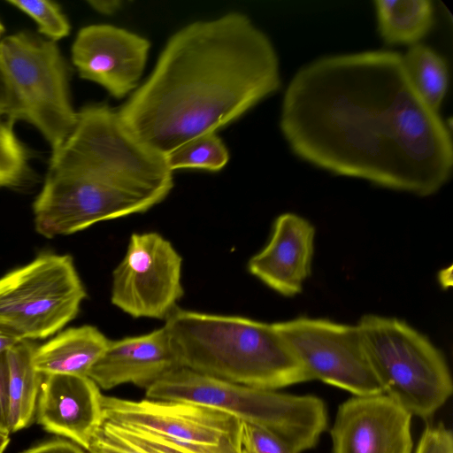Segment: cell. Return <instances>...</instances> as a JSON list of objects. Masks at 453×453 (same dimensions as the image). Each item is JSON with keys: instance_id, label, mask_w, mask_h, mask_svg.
Returning a JSON list of instances; mask_svg holds the SVG:
<instances>
[{"instance_id": "1", "label": "cell", "mask_w": 453, "mask_h": 453, "mask_svg": "<svg viewBox=\"0 0 453 453\" xmlns=\"http://www.w3.org/2000/svg\"><path fill=\"white\" fill-rule=\"evenodd\" d=\"M280 128L308 163L387 188L427 196L451 174L450 133L395 51L326 57L300 69L284 95Z\"/></svg>"}, {"instance_id": "2", "label": "cell", "mask_w": 453, "mask_h": 453, "mask_svg": "<svg viewBox=\"0 0 453 453\" xmlns=\"http://www.w3.org/2000/svg\"><path fill=\"white\" fill-rule=\"evenodd\" d=\"M280 87L271 41L248 16L231 12L176 31L117 111L131 134L166 157L236 120Z\"/></svg>"}, {"instance_id": "3", "label": "cell", "mask_w": 453, "mask_h": 453, "mask_svg": "<svg viewBox=\"0 0 453 453\" xmlns=\"http://www.w3.org/2000/svg\"><path fill=\"white\" fill-rule=\"evenodd\" d=\"M173 188L166 157L141 143L117 111L91 104L50 157L46 178L33 204L37 233L71 234L101 221L145 212Z\"/></svg>"}, {"instance_id": "4", "label": "cell", "mask_w": 453, "mask_h": 453, "mask_svg": "<svg viewBox=\"0 0 453 453\" xmlns=\"http://www.w3.org/2000/svg\"><path fill=\"white\" fill-rule=\"evenodd\" d=\"M164 327L181 367L265 389L312 380L275 323L175 309Z\"/></svg>"}, {"instance_id": "5", "label": "cell", "mask_w": 453, "mask_h": 453, "mask_svg": "<svg viewBox=\"0 0 453 453\" xmlns=\"http://www.w3.org/2000/svg\"><path fill=\"white\" fill-rule=\"evenodd\" d=\"M146 398L196 403L263 427L296 453L314 448L327 426L324 401L244 386L180 367L146 389Z\"/></svg>"}, {"instance_id": "6", "label": "cell", "mask_w": 453, "mask_h": 453, "mask_svg": "<svg viewBox=\"0 0 453 453\" xmlns=\"http://www.w3.org/2000/svg\"><path fill=\"white\" fill-rule=\"evenodd\" d=\"M357 326L383 393L411 416H434L453 391L442 353L424 334L396 318L367 314Z\"/></svg>"}, {"instance_id": "7", "label": "cell", "mask_w": 453, "mask_h": 453, "mask_svg": "<svg viewBox=\"0 0 453 453\" xmlns=\"http://www.w3.org/2000/svg\"><path fill=\"white\" fill-rule=\"evenodd\" d=\"M86 296L70 256L41 254L0 278V333L17 342L50 336L76 317Z\"/></svg>"}, {"instance_id": "8", "label": "cell", "mask_w": 453, "mask_h": 453, "mask_svg": "<svg viewBox=\"0 0 453 453\" xmlns=\"http://www.w3.org/2000/svg\"><path fill=\"white\" fill-rule=\"evenodd\" d=\"M0 53L24 120L41 133L55 156L78 121L69 70L59 47L33 32L20 31L0 41Z\"/></svg>"}, {"instance_id": "9", "label": "cell", "mask_w": 453, "mask_h": 453, "mask_svg": "<svg viewBox=\"0 0 453 453\" xmlns=\"http://www.w3.org/2000/svg\"><path fill=\"white\" fill-rule=\"evenodd\" d=\"M103 419L142 429L208 453H241L242 422L211 407L179 401L102 396Z\"/></svg>"}, {"instance_id": "10", "label": "cell", "mask_w": 453, "mask_h": 453, "mask_svg": "<svg viewBox=\"0 0 453 453\" xmlns=\"http://www.w3.org/2000/svg\"><path fill=\"white\" fill-rule=\"evenodd\" d=\"M275 325L311 380H319L354 395L383 393L357 325L307 317Z\"/></svg>"}, {"instance_id": "11", "label": "cell", "mask_w": 453, "mask_h": 453, "mask_svg": "<svg viewBox=\"0 0 453 453\" xmlns=\"http://www.w3.org/2000/svg\"><path fill=\"white\" fill-rule=\"evenodd\" d=\"M182 258L156 232L134 233L112 273L111 301L133 318L166 319L184 295Z\"/></svg>"}, {"instance_id": "12", "label": "cell", "mask_w": 453, "mask_h": 453, "mask_svg": "<svg viewBox=\"0 0 453 453\" xmlns=\"http://www.w3.org/2000/svg\"><path fill=\"white\" fill-rule=\"evenodd\" d=\"M150 48V41L109 24L83 27L71 49L72 61L81 79L102 86L120 99L138 87Z\"/></svg>"}, {"instance_id": "13", "label": "cell", "mask_w": 453, "mask_h": 453, "mask_svg": "<svg viewBox=\"0 0 453 453\" xmlns=\"http://www.w3.org/2000/svg\"><path fill=\"white\" fill-rule=\"evenodd\" d=\"M411 417L384 393L354 395L336 412L333 453H411Z\"/></svg>"}, {"instance_id": "14", "label": "cell", "mask_w": 453, "mask_h": 453, "mask_svg": "<svg viewBox=\"0 0 453 453\" xmlns=\"http://www.w3.org/2000/svg\"><path fill=\"white\" fill-rule=\"evenodd\" d=\"M102 396L99 387L88 377L43 375L36 406L38 423L88 450L103 422Z\"/></svg>"}, {"instance_id": "15", "label": "cell", "mask_w": 453, "mask_h": 453, "mask_svg": "<svg viewBox=\"0 0 453 453\" xmlns=\"http://www.w3.org/2000/svg\"><path fill=\"white\" fill-rule=\"evenodd\" d=\"M180 367L163 326L147 334L110 340L88 378L104 390L123 384L147 389Z\"/></svg>"}, {"instance_id": "16", "label": "cell", "mask_w": 453, "mask_h": 453, "mask_svg": "<svg viewBox=\"0 0 453 453\" xmlns=\"http://www.w3.org/2000/svg\"><path fill=\"white\" fill-rule=\"evenodd\" d=\"M314 239L309 220L283 213L275 219L267 244L250 259L249 272L279 294L294 296L311 274Z\"/></svg>"}, {"instance_id": "17", "label": "cell", "mask_w": 453, "mask_h": 453, "mask_svg": "<svg viewBox=\"0 0 453 453\" xmlns=\"http://www.w3.org/2000/svg\"><path fill=\"white\" fill-rule=\"evenodd\" d=\"M109 342L96 326L70 328L36 347L34 366L43 375L72 374L88 378Z\"/></svg>"}, {"instance_id": "18", "label": "cell", "mask_w": 453, "mask_h": 453, "mask_svg": "<svg viewBox=\"0 0 453 453\" xmlns=\"http://www.w3.org/2000/svg\"><path fill=\"white\" fill-rule=\"evenodd\" d=\"M36 347L30 341L18 342L7 351L9 365L10 431L29 426L35 417L43 374L34 366Z\"/></svg>"}, {"instance_id": "19", "label": "cell", "mask_w": 453, "mask_h": 453, "mask_svg": "<svg viewBox=\"0 0 453 453\" xmlns=\"http://www.w3.org/2000/svg\"><path fill=\"white\" fill-rule=\"evenodd\" d=\"M374 4L380 35L388 44L418 43L433 26L428 0H379Z\"/></svg>"}, {"instance_id": "20", "label": "cell", "mask_w": 453, "mask_h": 453, "mask_svg": "<svg viewBox=\"0 0 453 453\" xmlns=\"http://www.w3.org/2000/svg\"><path fill=\"white\" fill-rule=\"evenodd\" d=\"M88 453H208L180 445L156 434L104 420Z\"/></svg>"}, {"instance_id": "21", "label": "cell", "mask_w": 453, "mask_h": 453, "mask_svg": "<svg viewBox=\"0 0 453 453\" xmlns=\"http://www.w3.org/2000/svg\"><path fill=\"white\" fill-rule=\"evenodd\" d=\"M403 60L418 95L428 107L439 112L449 82L444 59L429 47L416 43L403 56Z\"/></svg>"}, {"instance_id": "22", "label": "cell", "mask_w": 453, "mask_h": 453, "mask_svg": "<svg viewBox=\"0 0 453 453\" xmlns=\"http://www.w3.org/2000/svg\"><path fill=\"white\" fill-rule=\"evenodd\" d=\"M13 119L0 115V188H22L35 180L33 153L17 135Z\"/></svg>"}, {"instance_id": "23", "label": "cell", "mask_w": 453, "mask_h": 453, "mask_svg": "<svg viewBox=\"0 0 453 453\" xmlns=\"http://www.w3.org/2000/svg\"><path fill=\"white\" fill-rule=\"evenodd\" d=\"M169 168L217 172L226 166L229 153L216 133L200 135L174 150L166 157Z\"/></svg>"}, {"instance_id": "24", "label": "cell", "mask_w": 453, "mask_h": 453, "mask_svg": "<svg viewBox=\"0 0 453 453\" xmlns=\"http://www.w3.org/2000/svg\"><path fill=\"white\" fill-rule=\"evenodd\" d=\"M8 4L29 16L38 32L57 42L70 34V22L58 4L49 0H8Z\"/></svg>"}, {"instance_id": "25", "label": "cell", "mask_w": 453, "mask_h": 453, "mask_svg": "<svg viewBox=\"0 0 453 453\" xmlns=\"http://www.w3.org/2000/svg\"><path fill=\"white\" fill-rule=\"evenodd\" d=\"M241 453H296L268 430L242 422Z\"/></svg>"}, {"instance_id": "26", "label": "cell", "mask_w": 453, "mask_h": 453, "mask_svg": "<svg viewBox=\"0 0 453 453\" xmlns=\"http://www.w3.org/2000/svg\"><path fill=\"white\" fill-rule=\"evenodd\" d=\"M415 453H453V436L441 422L427 425L424 429Z\"/></svg>"}, {"instance_id": "27", "label": "cell", "mask_w": 453, "mask_h": 453, "mask_svg": "<svg viewBox=\"0 0 453 453\" xmlns=\"http://www.w3.org/2000/svg\"><path fill=\"white\" fill-rule=\"evenodd\" d=\"M0 115L14 121L24 120L22 106L0 53Z\"/></svg>"}, {"instance_id": "28", "label": "cell", "mask_w": 453, "mask_h": 453, "mask_svg": "<svg viewBox=\"0 0 453 453\" xmlns=\"http://www.w3.org/2000/svg\"><path fill=\"white\" fill-rule=\"evenodd\" d=\"M6 353L0 354V431L10 434L9 365Z\"/></svg>"}, {"instance_id": "29", "label": "cell", "mask_w": 453, "mask_h": 453, "mask_svg": "<svg viewBox=\"0 0 453 453\" xmlns=\"http://www.w3.org/2000/svg\"><path fill=\"white\" fill-rule=\"evenodd\" d=\"M23 453H88L81 447L68 441L57 440L40 444Z\"/></svg>"}, {"instance_id": "30", "label": "cell", "mask_w": 453, "mask_h": 453, "mask_svg": "<svg viewBox=\"0 0 453 453\" xmlns=\"http://www.w3.org/2000/svg\"><path fill=\"white\" fill-rule=\"evenodd\" d=\"M89 6L96 12L103 15H112L122 8L120 0H89Z\"/></svg>"}, {"instance_id": "31", "label": "cell", "mask_w": 453, "mask_h": 453, "mask_svg": "<svg viewBox=\"0 0 453 453\" xmlns=\"http://www.w3.org/2000/svg\"><path fill=\"white\" fill-rule=\"evenodd\" d=\"M18 342L0 333V354L7 352Z\"/></svg>"}, {"instance_id": "32", "label": "cell", "mask_w": 453, "mask_h": 453, "mask_svg": "<svg viewBox=\"0 0 453 453\" xmlns=\"http://www.w3.org/2000/svg\"><path fill=\"white\" fill-rule=\"evenodd\" d=\"M10 441L9 434L0 431V453H4Z\"/></svg>"}, {"instance_id": "33", "label": "cell", "mask_w": 453, "mask_h": 453, "mask_svg": "<svg viewBox=\"0 0 453 453\" xmlns=\"http://www.w3.org/2000/svg\"><path fill=\"white\" fill-rule=\"evenodd\" d=\"M4 32H5V27H4V24L2 23V21L0 20V38L4 34Z\"/></svg>"}]
</instances>
